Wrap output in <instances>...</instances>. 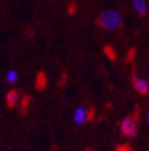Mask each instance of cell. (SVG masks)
<instances>
[{
  "label": "cell",
  "mask_w": 149,
  "mask_h": 151,
  "mask_svg": "<svg viewBox=\"0 0 149 151\" xmlns=\"http://www.w3.org/2000/svg\"><path fill=\"white\" fill-rule=\"evenodd\" d=\"M97 24L105 29H118L122 25V16L121 14L114 9H106L103 11L97 18Z\"/></svg>",
  "instance_id": "obj_1"
},
{
  "label": "cell",
  "mask_w": 149,
  "mask_h": 151,
  "mask_svg": "<svg viewBox=\"0 0 149 151\" xmlns=\"http://www.w3.org/2000/svg\"><path fill=\"white\" fill-rule=\"evenodd\" d=\"M121 133L125 137H135L139 131V113L136 112L131 116H126L120 126Z\"/></svg>",
  "instance_id": "obj_2"
},
{
  "label": "cell",
  "mask_w": 149,
  "mask_h": 151,
  "mask_svg": "<svg viewBox=\"0 0 149 151\" xmlns=\"http://www.w3.org/2000/svg\"><path fill=\"white\" fill-rule=\"evenodd\" d=\"M131 82H133V88H135L139 93L147 94L149 92V83L147 80L138 77L137 75H133Z\"/></svg>",
  "instance_id": "obj_3"
},
{
  "label": "cell",
  "mask_w": 149,
  "mask_h": 151,
  "mask_svg": "<svg viewBox=\"0 0 149 151\" xmlns=\"http://www.w3.org/2000/svg\"><path fill=\"white\" fill-rule=\"evenodd\" d=\"M88 109L82 108V107H78L74 112V122L77 125H82L84 122L88 121Z\"/></svg>",
  "instance_id": "obj_4"
},
{
  "label": "cell",
  "mask_w": 149,
  "mask_h": 151,
  "mask_svg": "<svg viewBox=\"0 0 149 151\" xmlns=\"http://www.w3.org/2000/svg\"><path fill=\"white\" fill-rule=\"evenodd\" d=\"M6 105L9 108H14L17 105V102L19 101V91L16 89H13L7 92L6 94Z\"/></svg>",
  "instance_id": "obj_5"
},
{
  "label": "cell",
  "mask_w": 149,
  "mask_h": 151,
  "mask_svg": "<svg viewBox=\"0 0 149 151\" xmlns=\"http://www.w3.org/2000/svg\"><path fill=\"white\" fill-rule=\"evenodd\" d=\"M133 6L137 14L144 16L147 12V4L145 0H133Z\"/></svg>",
  "instance_id": "obj_6"
},
{
  "label": "cell",
  "mask_w": 149,
  "mask_h": 151,
  "mask_svg": "<svg viewBox=\"0 0 149 151\" xmlns=\"http://www.w3.org/2000/svg\"><path fill=\"white\" fill-rule=\"evenodd\" d=\"M47 85V78L46 75H45L43 71H40L38 73L37 78H35V88H37L39 91H42L45 89Z\"/></svg>",
  "instance_id": "obj_7"
},
{
  "label": "cell",
  "mask_w": 149,
  "mask_h": 151,
  "mask_svg": "<svg viewBox=\"0 0 149 151\" xmlns=\"http://www.w3.org/2000/svg\"><path fill=\"white\" fill-rule=\"evenodd\" d=\"M104 54L106 55L107 58H109L110 60H112V61H114L117 57L116 50H115L114 47L111 46V45H106V46L104 47Z\"/></svg>",
  "instance_id": "obj_8"
},
{
  "label": "cell",
  "mask_w": 149,
  "mask_h": 151,
  "mask_svg": "<svg viewBox=\"0 0 149 151\" xmlns=\"http://www.w3.org/2000/svg\"><path fill=\"white\" fill-rule=\"evenodd\" d=\"M18 80V73L16 70H11L6 75V82L9 83H15Z\"/></svg>",
  "instance_id": "obj_9"
},
{
  "label": "cell",
  "mask_w": 149,
  "mask_h": 151,
  "mask_svg": "<svg viewBox=\"0 0 149 151\" xmlns=\"http://www.w3.org/2000/svg\"><path fill=\"white\" fill-rule=\"evenodd\" d=\"M29 102H31V98L28 97V96H25V97L23 98V100H22V103H21V109H22V110H24V109H27Z\"/></svg>",
  "instance_id": "obj_10"
},
{
  "label": "cell",
  "mask_w": 149,
  "mask_h": 151,
  "mask_svg": "<svg viewBox=\"0 0 149 151\" xmlns=\"http://www.w3.org/2000/svg\"><path fill=\"white\" fill-rule=\"evenodd\" d=\"M94 113H95V110H94V108L88 109V113H87V116H88V121L93 120V118H94Z\"/></svg>",
  "instance_id": "obj_11"
},
{
  "label": "cell",
  "mask_w": 149,
  "mask_h": 151,
  "mask_svg": "<svg viewBox=\"0 0 149 151\" xmlns=\"http://www.w3.org/2000/svg\"><path fill=\"white\" fill-rule=\"evenodd\" d=\"M74 6H76L74 3H72V4L69 5V9H69V14H73V13L76 11V9H74Z\"/></svg>",
  "instance_id": "obj_12"
},
{
  "label": "cell",
  "mask_w": 149,
  "mask_h": 151,
  "mask_svg": "<svg viewBox=\"0 0 149 151\" xmlns=\"http://www.w3.org/2000/svg\"><path fill=\"white\" fill-rule=\"evenodd\" d=\"M147 120H148V124H149V111H148V114H147Z\"/></svg>",
  "instance_id": "obj_13"
},
{
  "label": "cell",
  "mask_w": 149,
  "mask_h": 151,
  "mask_svg": "<svg viewBox=\"0 0 149 151\" xmlns=\"http://www.w3.org/2000/svg\"><path fill=\"white\" fill-rule=\"evenodd\" d=\"M115 151H120V150H119V149H118V148H117V150H115Z\"/></svg>",
  "instance_id": "obj_14"
},
{
  "label": "cell",
  "mask_w": 149,
  "mask_h": 151,
  "mask_svg": "<svg viewBox=\"0 0 149 151\" xmlns=\"http://www.w3.org/2000/svg\"><path fill=\"white\" fill-rule=\"evenodd\" d=\"M89 151H91V150H89Z\"/></svg>",
  "instance_id": "obj_15"
}]
</instances>
